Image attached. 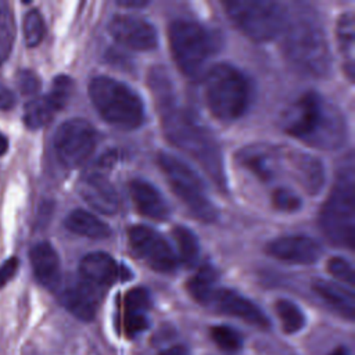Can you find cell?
I'll return each mask as SVG.
<instances>
[{"label":"cell","mask_w":355,"mask_h":355,"mask_svg":"<svg viewBox=\"0 0 355 355\" xmlns=\"http://www.w3.org/2000/svg\"><path fill=\"white\" fill-rule=\"evenodd\" d=\"M150 87L161 115L165 137L179 150L190 155L212 179L219 190H227L222 151L214 135L175 101L172 85L161 68L150 73Z\"/></svg>","instance_id":"cell-1"},{"label":"cell","mask_w":355,"mask_h":355,"mask_svg":"<svg viewBox=\"0 0 355 355\" xmlns=\"http://www.w3.org/2000/svg\"><path fill=\"white\" fill-rule=\"evenodd\" d=\"M284 132L319 150H336L347 137V122L341 111L322 94L306 92L284 112Z\"/></svg>","instance_id":"cell-2"},{"label":"cell","mask_w":355,"mask_h":355,"mask_svg":"<svg viewBox=\"0 0 355 355\" xmlns=\"http://www.w3.org/2000/svg\"><path fill=\"white\" fill-rule=\"evenodd\" d=\"M282 32L284 54L295 69L315 78L330 73L331 54L324 29L311 10L301 8L290 18L286 15Z\"/></svg>","instance_id":"cell-3"},{"label":"cell","mask_w":355,"mask_h":355,"mask_svg":"<svg viewBox=\"0 0 355 355\" xmlns=\"http://www.w3.org/2000/svg\"><path fill=\"white\" fill-rule=\"evenodd\" d=\"M354 166L343 168L336 183L320 208L319 225L326 239L341 247L355 244V183Z\"/></svg>","instance_id":"cell-4"},{"label":"cell","mask_w":355,"mask_h":355,"mask_svg":"<svg viewBox=\"0 0 355 355\" xmlns=\"http://www.w3.org/2000/svg\"><path fill=\"white\" fill-rule=\"evenodd\" d=\"M89 96L97 112L110 125L132 130L143 123L141 98L128 85L110 76H96L89 83Z\"/></svg>","instance_id":"cell-5"},{"label":"cell","mask_w":355,"mask_h":355,"mask_svg":"<svg viewBox=\"0 0 355 355\" xmlns=\"http://www.w3.org/2000/svg\"><path fill=\"white\" fill-rule=\"evenodd\" d=\"M205 103L220 122H233L247 110L250 87L244 75L230 64H216L204 79Z\"/></svg>","instance_id":"cell-6"},{"label":"cell","mask_w":355,"mask_h":355,"mask_svg":"<svg viewBox=\"0 0 355 355\" xmlns=\"http://www.w3.org/2000/svg\"><path fill=\"white\" fill-rule=\"evenodd\" d=\"M158 165L165 173L173 193L194 218L205 223H211L218 218V209L208 197L202 180L186 162L162 151L158 154Z\"/></svg>","instance_id":"cell-7"},{"label":"cell","mask_w":355,"mask_h":355,"mask_svg":"<svg viewBox=\"0 0 355 355\" xmlns=\"http://www.w3.org/2000/svg\"><path fill=\"white\" fill-rule=\"evenodd\" d=\"M223 7L230 21L254 42L276 37L287 15L282 4L269 0H232L225 1Z\"/></svg>","instance_id":"cell-8"},{"label":"cell","mask_w":355,"mask_h":355,"mask_svg":"<svg viewBox=\"0 0 355 355\" xmlns=\"http://www.w3.org/2000/svg\"><path fill=\"white\" fill-rule=\"evenodd\" d=\"M168 36L179 69L187 76L200 75L215 49L211 32L194 21L176 19L169 25Z\"/></svg>","instance_id":"cell-9"},{"label":"cell","mask_w":355,"mask_h":355,"mask_svg":"<svg viewBox=\"0 0 355 355\" xmlns=\"http://www.w3.org/2000/svg\"><path fill=\"white\" fill-rule=\"evenodd\" d=\"M96 130L86 119H68L55 130V155L65 168L75 169L87 161L96 147Z\"/></svg>","instance_id":"cell-10"},{"label":"cell","mask_w":355,"mask_h":355,"mask_svg":"<svg viewBox=\"0 0 355 355\" xmlns=\"http://www.w3.org/2000/svg\"><path fill=\"white\" fill-rule=\"evenodd\" d=\"M130 251L148 268L157 272H172L176 268V258L166 240L148 226L136 225L128 230Z\"/></svg>","instance_id":"cell-11"},{"label":"cell","mask_w":355,"mask_h":355,"mask_svg":"<svg viewBox=\"0 0 355 355\" xmlns=\"http://www.w3.org/2000/svg\"><path fill=\"white\" fill-rule=\"evenodd\" d=\"M239 165L250 171L262 182H270L284 171L283 147L269 144H251L237 151Z\"/></svg>","instance_id":"cell-12"},{"label":"cell","mask_w":355,"mask_h":355,"mask_svg":"<svg viewBox=\"0 0 355 355\" xmlns=\"http://www.w3.org/2000/svg\"><path fill=\"white\" fill-rule=\"evenodd\" d=\"M108 31L116 42L133 50H153L158 43L155 28L137 15H115L108 24Z\"/></svg>","instance_id":"cell-13"},{"label":"cell","mask_w":355,"mask_h":355,"mask_svg":"<svg viewBox=\"0 0 355 355\" xmlns=\"http://www.w3.org/2000/svg\"><path fill=\"white\" fill-rule=\"evenodd\" d=\"M283 158L284 171L304 191L311 196L320 191L324 183V169L318 158L287 147H283Z\"/></svg>","instance_id":"cell-14"},{"label":"cell","mask_w":355,"mask_h":355,"mask_svg":"<svg viewBox=\"0 0 355 355\" xmlns=\"http://www.w3.org/2000/svg\"><path fill=\"white\" fill-rule=\"evenodd\" d=\"M266 252L283 262L297 265L315 263L322 254L318 241L308 236H283L272 240L266 245Z\"/></svg>","instance_id":"cell-15"},{"label":"cell","mask_w":355,"mask_h":355,"mask_svg":"<svg viewBox=\"0 0 355 355\" xmlns=\"http://www.w3.org/2000/svg\"><path fill=\"white\" fill-rule=\"evenodd\" d=\"M80 197L96 211L104 215H114L119 209V197L112 183L98 172L85 173L79 183Z\"/></svg>","instance_id":"cell-16"},{"label":"cell","mask_w":355,"mask_h":355,"mask_svg":"<svg viewBox=\"0 0 355 355\" xmlns=\"http://www.w3.org/2000/svg\"><path fill=\"white\" fill-rule=\"evenodd\" d=\"M208 305L214 306L218 312L239 318L257 327L268 329L270 326L269 319L254 302L233 290L218 287Z\"/></svg>","instance_id":"cell-17"},{"label":"cell","mask_w":355,"mask_h":355,"mask_svg":"<svg viewBox=\"0 0 355 355\" xmlns=\"http://www.w3.org/2000/svg\"><path fill=\"white\" fill-rule=\"evenodd\" d=\"M60 298L73 316L87 322L96 316L101 300V288L79 277V280L69 283L61 291Z\"/></svg>","instance_id":"cell-18"},{"label":"cell","mask_w":355,"mask_h":355,"mask_svg":"<svg viewBox=\"0 0 355 355\" xmlns=\"http://www.w3.org/2000/svg\"><path fill=\"white\" fill-rule=\"evenodd\" d=\"M33 275L49 290H57L61 284V263L57 251L49 241H40L29 252Z\"/></svg>","instance_id":"cell-19"},{"label":"cell","mask_w":355,"mask_h":355,"mask_svg":"<svg viewBox=\"0 0 355 355\" xmlns=\"http://www.w3.org/2000/svg\"><path fill=\"white\" fill-rule=\"evenodd\" d=\"M79 276L103 290L121 277V269L115 259L107 252H92L80 259Z\"/></svg>","instance_id":"cell-20"},{"label":"cell","mask_w":355,"mask_h":355,"mask_svg":"<svg viewBox=\"0 0 355 355\" xmlns=\"http://www.w3.org/2000/svg\"><path fill=\"white\" fill-rule=\"evenodd\" d=\"M151 306V298L146 288L136 287L123 297L122 324L128 337H136L148 327L147 313Z\"/></svg>","instance_id":"cell-21"},{"label":"cell","mask_w":355,"mask_h":355,"mask_svg":"<svg viewBox=\"0 0 355 355\" xmlns=\"http://www.w3.org/2000/svg\"><path fill=\"white\" fill-rule=\"evenodd\" d=\"M129 191L136 209L141 215L155 220H165L169 218L171 208L166 200L151 183L141 179H135L129 183Z\"/></svg>","instance_id":"cell-22"},{"label":"cell","mask_w":355,"mask_h":355,"mask_svg":"<svg viewBox=\"0 0 355 355\" xmlns=\"http://www.w3.org/2000/svg\"><path fill=\"white\" fill-rule=\"evenodd\" d=\"M313 291L336 312L347 319H354L355 297L354 293L337 283L318 279L312 283Z\"/></svg>","instance_id":"cell-23"},{"label":"cell","mask_w":355,"mask_h":355,"mask_svg":"<svg viewBox=\"0 0 355 355\" xmlns=\"http://www.w3.org/2000/svg\"><path fill=\"white\" fill-rule=\"evenodd\" d=\"M65 227L75 234L89 239H105L111 234V229L107 223L83 209L72 211L65 219Z\"/></svg>","instance_id":"cell-24"},{"label":"cell","mask_w":355,"mask_h":355,"mask_svg":"<svg viewBox=\"0 0 355 355\" xmlns=\"http://www.w3.org/2000/svg\"><path fill=\"white\" fill-rule=\"evenodd\" d=\"M337 42L341 54L347 58L345 69L349 79L354 78V44H355V17L354 12H344L337 22Z\"/></svg>","instance_id":"cell-25"},{"label":"cell","mask_w":355,"mask_h":355,"mask_svg":"<svg viewBox=\"0 0 355 355\" xmlns=\"http://www.w3.org/2000/svg\"><path fill=\"white\" fill-rule=\"evenodd\" d=\"M216 282H218V273L212 266H202L197 270L196 275L191 276V279L187 282V290L190 295L198 301L200 304L208 305L209 300L212 298L214 293L216 291Z\"/></svg>","instance_id":"cell-26"},{"label":"cell","mask_w":355,"mask_h":355,"mask_svg":"<svg viewBox=\"0 0 355 355\" xmlns=\"http://www.w3.org/2000/svg\"><path fill=\"white\" fill-rule=\"evenodd\" d=\"M57 111L58 110L55 108V105L47 94L36 97L25 105L24 122L31 129H39L49 123Z\"/></svg>","instance_id":"cell-27"},{"label":"cell","mask_w":355,"mask_h":355,"mask_svg":"<svg viewBox=\"0 0 355 355\" xmlns=\"http://www.w3.org/2000/svg\"><path fill=\"white\" fill-rule=\"evenodd\" d=\"M172 236L176 243L180 261L187 266L194 265L200 254V244L196 234L189 227L176 226L172 230Z\"/></svg>","instance_id":"cell-28"},{"label":"cell","mask_w":355,"mask_h":355,"mask_svg":"<svg viewBox=\"0 0 355 355\" xmlns=\"http://www.w3.org/2000/svg\"><path fill=\"white\" fill-rule=\"evenodd\" d=\"M276 312L280 318L284 333L293 334L300 331L305 324L302 311L290 300H279L276 302Z\"/></svg>","instance_id":"cell-29"},{"label":"cell","mask_w":355,"mask_h":355,"mask_svg":"<svg viewBox=\"0 0 355 355\" xmlns=\"http://www.w3.org/2000/svg\"><path fill=\"white\" fill-rule=\"evenodd\" d=\"M15 40V21L11 10L0 7V65L10 57Z\"/></svg>","instance_id":"cell-30"},{"label":"cell","mask_w":355,"mask_h":355,"mask_svg":"<svg viewBox=\"0 0 355 355\" xmlns=\"http://www.w3.org/2000/svg\"><path fill=\"white\" fill-rule=\"evenodd\" d=\"M22 29L26 46L35 47L40 44L44 37V19L39 10H31L25 14Z\"/></svg>","instance_id":"cell-31"},{"label":"cell","mask_w":355,"mask_h":355,"mask_svg":"<svg viewBox=\"0 0 355 355\" xmlns=\"http://www.w3.org/2000/svg\"><path fill=\"white\" fill-rule=\"evenodd\" d=\"M212 341L226 351H237L243 345V337L240 333L229 326H214L211 329Z\"/></svg>","instance_id":"cell-32"},{"label":"cell","mask_w":355,"mask_h":355,"mask_svg":"<svg viewBox=\"0 0 355 355\" xmlns=\"http://www.w3.org/2000/svg\"><path fill=\"white\" fill-rule=\"evenodd\" d=\"M72 90H73L72 79L69 76L60 75V76L54 78L51 89L47 93V96L53 101L55 108L60 111L67 105V103L72 94Z\"/></svg>","instance_id":"cell-33"},{"label":"cell","mask_w":355,"mask_h":355,"mask_svg":"<svg viewBox=\"0 0 355 355\" xmlns=\"http://www.w3.org/2000/svg\"><path fill=\"white\" fill-rule=\"evenodd\" d=\"M272 204L279 211L286 212H294L301 208V198L300 196L287 187H277L272 193Z\"/></svg>","instance_id":"cell-34"},{"label":"cell","mask_w":355,"mask_h":355,"mask_svg":"<svg viewBox=\"0 0 355 355\" xmlns=\"http://www.w3.org/2000/svg\"><path fill=\"white\" fill-rule=\"evenodd\" d=\"M327 270L331 276L337 277L338 280L348 283L349 286H354L355 283V276H354V269L352 265L341 258V257H331L327 261Z\"/></svg>","instance_id":"cell-35"},{"label":"cell","mask_w":355,"mask_h":355,"mask_svg":"<svg viewBox=\"0 0 355 355\" xmlns=\"http://www.w3.org/2000/svg\"><path fill=\"white\" fill-rule=\"evenodd\" d=\"M17 80H18V87H19L22 94L33 96L39 92L40 80H39V78L35 72H32L29 69L19 71L18 76H17Z\"/></svg>","instance_id":"cell-36"},{"label":"cell","mask_w":355,"mask_h":355,"mask_svg":"<svg viewBox=\"0 0 355 355\" xmlns=\"http://www.w3.org/2000/svg\"><path fill=\"white\" fill-rule=\"evenodd\" d=\"M18 270V258L11 257L0 266V287L7 284Z\"/></svg>","instance_id":"cell-37"},{"label":"cell","mask_w":355,"mask_h":355,"mask_svg":"<svg viewBox=\"0 0 355 355\" xmlns=\"http://www.w3.org/2000/svg\"><path fill=\"white\" fill-rule=\"evenodd\" d=\"M15 104L14 93L0 82V110H10Z\"/></svg>","instance_id":"cell-38"},{"label":"cell","mask_w":355,"mask_h":355,"mask_svg":"<svg viewBox=\"0 0 355 355\" xmlns=\"http://www.w3.org/2000/svg\"><path fill=\"white\" fill-rule=\"evenodd\" d=\"M161 355H189V354H187V351L183 347L175 345V347H171L169 349L164 351Z\"/></svg>","instance_id":"cell-39"},{"label":"cell","mask_w":355,"mask_h":355,"mask_svg":"<svg viewBox=\"0 0 355 355\" xmlns=\"http://www.w3.org/2000/svg\"><path fill=\"white\" fill-rule=\"evenodd\" d=\"M118 4L121 7L132 8V7H144L147 4V1H118Z\"/></svg>","instance_id":"cell-40"},{"label":"cell","mask_w":355,"mask_h":355,"mask_svg":"<svg viewBox=\"0 0 355 355\" xmlns=\"http://www.w3.org/2000/svg\"><path fill=\"white\" fill-rule=\"evenodd\" d=\"M8 150V139L0 133V155H3Z\"/></svg>","instance_id":"cell-41"},{"label":"cell","mask_w":355,"mask_h":355,"mask_svg":"<svg viewBox=\"0 0 355 355\" xmlns=\"http://www.w3.org/2000/svg\"><path fill=\"white\" fill-rule=\"evenodd\" d=\"M330 355H349V354L347 352L345 348H337V349L333 351Z\"/></svg>","instance_id":"cell-42"}]
</instances>
